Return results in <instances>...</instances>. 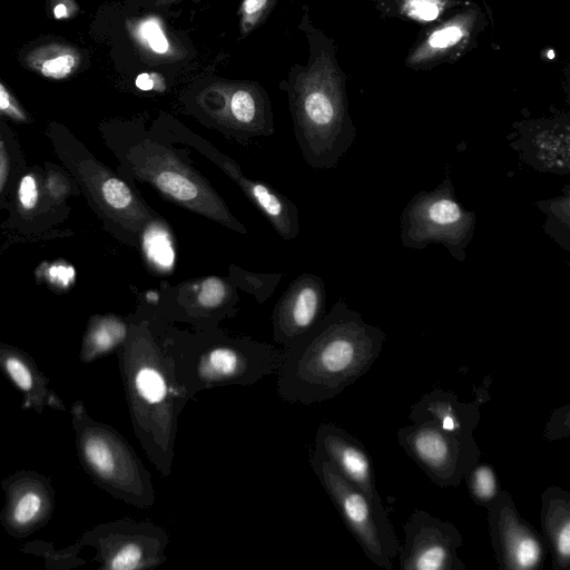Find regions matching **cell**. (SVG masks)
<instances>
[{
  "instance_id": "4316f807",
  "label": "cell",
  "mask_w": 570,
  "mask_h": 570,
  "mask_svg": "<svg viewBox=\"0 0 570 570\" xmlns=\"http://www.w3.org/2000/svg\"><path fill=\"white\" fill-rule=\"evenodd\" d=\"M132 35L138 45L148 53L157 56L174 55L171 45L157 17H147L139 20L132 28Z\"/></svg>"
},
{
  "instance_id": "d6986e66",
  "label": "cell",
  "mask_w": 570,
  "mask_h": 570,
  "mask_svg": "<svg viewBox=\"0 0 570 570\" xmlns=\"http://www.w3.org/2000/svg\"><path fill=\"white\" fill-rule=\"evenodd\" d=\"M412 422L432 421L442 429L462 435H473L481 419L480 402L461 401L449 390L435 389L411 405Z\"/></svg>"
},
{
  "instance_id": "5b68a950",
  "label": "cell",
  "mask_w": 570,
  "mask_h": 570,
  "mask_svg": "<svg viewBox=\"0 0 570 570\" xmlns=\"http://www.w3.org/2000/svg\"><path fill=\"white\" fill-rule=\"evenodd\" d=\"M128 158L131 173L165 199L242 235L247 234L212 185L165 142L145 137L129 149Z\"/></svg>"
},
{
  "instance_id": "1f68e13d",
  "label": "cell",
  "mask_w": 570,
  "mask_h": 570,
  "mask_svg": "<svg viewBox=\"0 0 570 570\" xmlns=\"http://www.w3.org/2000/svg\"><path fill=\"white\" fill-rule=\"evenodd\" d=\"M0 112L16 120H26V114L14 99L10 90L0 80Z\"/></svg>"
},
{
  "instance_id": "836d02e7",
  "label": "cell",
  "mask_w": 570,
  "mask_h": 570,
  "mask_svg": "<svg viewBox=\"0 0 570 570\" xmlns=\"http://www.w3.org/2000/svg\"><path fill=\"white\" fill-rule=\"evenodd\" d=\"M409 8L414 16L424 20H432L439 13L435 0H410Z\"/></svg>"
},
{
  "instance_id": "52a82bcc",
  "label": "cell",
  "mask_w": 570,
  "mask_h": 570,
  "mask_svg": "<svg viewBox=\"0 0 570 570\" xmlns=\"http://www.w3.org/2000/svg\"><path fill=\"white\" fill-rule=\"evenodd\" d=\"M474 212L463 208L454 196L449 176L433 190L416 194L401 215V242L404 247L422 249L441 244L459 262L473 238Z\"/></svg>"
},
{
  "instance_id": "7402d4cb",
  "label": "cell",
  "mask_w": 570,
  "mask_h": 570,
  "mask_svg": "<svg viewBox=\"0 0 570 570\" xmlns=\"http://www.w3.org/2000/svg\"><path fill=\"white\" fill-rule=\"evenodd\" d=\"M22 61L42 77L62 80L78 71L82 55L72 43L55 40L33 47Z\"/></svg>"
},
{
  "instance_id": "9a60e30c",
  "label": "cell",
  "mask_w": 570,
  "mask_h": 570,
  "mask_svg": "<svg viewBox=\"0 0 570 570\" xmlns=\"http://www.w3.org/2000/svg\"><path fill=\"white\" fill-rule=\"evenodd\" d=\"M325 302L323 281L304 274L293 282L273 313V337L284 350L292 348L322 318Z\"/></svg>"
},
{
  "instance_id": "cb8c5ba5",
  "label": "cell",
  "mask_w": 570,
  "mask_h": 570,
  "mask_svg": "<svg viewBox=\"0 0 570 570\" xmlns=\"http://www.w3.org/2000/svg\"><path fill=\"white\" fill-rule=\"evenodd\" d=\"M139 245L146 263L156 273L165 274L173 269L175 263L173 236L163 217L158 216L147 224Z\"/></svg>"
},
{
  "instance_id": "7c38bea8",
  "label": "cell",
  "mask_w": 570,
  "mask_h": 570,
  "mask_svg": "<svg viewBox=\"0 0 570 570\" xmlns=\"http://www.w3.org/2000/svg\"><path fill=\"white\" fill-rule=\"evenodd\" d=\"M4 503L0 523L14 539H23L43 528L56 509L50 480L30 470H19L1 480Z\"/></svg>"
},
{
  "instance_id": "ac0fdd59",
  "label": "cell",
  "mask_w": 570,
  "mask_h": 570,
  "mask_svg": "<svg viewBox=\"0 0 570 570\" xmlns=\"http://www.w3.org/2000/svg\"><path fill=\"white\" fill-rule=\"evenodd\" d=\"M0 370L22 395L21 407L42 414L46 407L66 411V406L49 389V379L24 351L0 343Z\"/></svg>"
},
{
  "instance_id": "3957f363",
  "label": "cell",
  "mask_w": 570,
  "mask_h": 570,
  "mask_svg": "<svg viewBox=\"0 0 570 570\" xmlns=\"http://www.w3.org/2000/svg\"><path fill=\"white\" fill-rule=\"evenodd\" d=\"M163 341L175 376L190 399L215 387L253 385L276 374L285 358L284 348L229 336L218 326L194 332L164 326Z\"/></svg>"
},
{
  "instance_id": "8d00e7d4",
  "label": "cell",
  "mask_w": 570,
  "mask_h": 570,
  "mask_svg": "<svg viewBox=\"0 0 570 570\" xmlns=\"http://www.w3.org/2000/svg\"><path fill=\"white\" fill-rule=\"evenodd\" d=\"M158 3H168V2H173V1H176V0H156Z\"/></svg>"
},
{
  "instance_id": "7a4b0ae2",
  "label": "cell",
  "mask_w": 570,
  "mask_h": 570,
  "mask_svg": "<svg viewBox=\"0 0 570 570\" xmlns=\"http://www.w3.org/2000/svg\"><path fill=\"white\" fill-rule=\"evenodd\" d=\"M164 326L151 317L132 318L117 355L135 435L151 464L167 478L175 460L178 419L191 399L165 351Z\"/></svg>"
},
{
  "instance_id": "f1b7e54d",
  "label": "cell",
  "mask_w": 570,
  "mask_h": 570,
  "mask_svg": "<svg viewBox=\"0 0 570 570\" xmlns=\"http://www.w3.org/2000/svg\"><path fill=\"white\" fill-rule=\"evenodd\" d=\"M276 0H243L240 6V31L246 36L268 16Z\"/></svg>"
},
{
  "instance_id": "484cf974",
  "label": "cell",
  "mask_w": 570,
  "mask_h": 570,
  "mask_svg": "<svg viewBox=\"0 0 570 570\" xmlns=\"http://www.w3.org/2000/svg\"><path fill=\"white\" fill-rule=\"evenodd\" d=\"M464 480L471 499L483 508H488L502 490L495 471L489 463L479 461L471 468Z\"/></svg>"
},
{
  "instance_id": "277c9868",
  "label": "cell",
  "mask_w": 570,
  "mask_h": 570,
  "mask_svg": "<svg viewBox=\"0 0 570 570\" xmlns=\"http://www.w3.org/2000/svg\"><path fill=\"white\" fill-rule=\"evenodd\" d=\"M70 414L77 456L91 481L119 501L153 508L156 490L131 444L112 426L92 419L81 400L73 402Z\"/></svg>"
},
{
  "instance_id": "2e32d148",
  "label": "cell",
  "mask_w": 570,
  "mask_h": 570,
  "mask_svg": "<svg viewBox=\"0 0 570 570\" xmlns=\"http://www.w3.org/2000/svg\"><path fill=\"white\" fill-rule=\"evenodd\" d=\"M312 453L332 463L377 507H384L377 492L372 460L364 444L334 423H322Z\"/></svg>"
},
{
  "instance_id": "e575fe53",
  "label": "cell",
  "mask_w": 570,
  "mask_h": 570,
  "mask_svg": "<svg viewBox=\"0 0 570 570\" xmlns=\"http://www.w3.org/2000/svg\"><path fill=\"white\" fill-rule=\"evenodd\" d=\"M156 75L141 73L136 78V86L141 90H151L155 88Z\"/></svg>"
},
{
  "instance_id": "8fae6325",
  "label": "cell",
  "mask_w": 570,
  "mask_h": 570,
  "mask_svg": "<svg viewBox=\"0 0 570 570\" xmlns=\"http://www.w3.org/2000/svg\"><path fill=\"white\" fill-rule=\"evenodd\" d=\"M404 541L399 549L402 570H465L458 556L463 538L458 528L422 509L403 524Z\"/></svg>"
},
{
  "instance_id": "5bb4252c",
  "label": "cell",
  "mask_w": 570,
  "mask_h": 570,
  "mask_svg": "<svg viewBox=\"0 0 570 570\" xmlns=\"http://www.w3.org/2000/svg\"><path fill=\"white\" fill-rule=\"evenodd\" d=\"M177 140L193 147L223 169L268 219L281 237L293 239L297 236L299 230L298 210L288 198L265 183L246 177L238 164L202 137L193 132H185Z\"/></svg>"
},
{
  "instance_id": "44dd1931",
  "label": "cell",
  "mask_w": 570,
  "mask_h": 570,
  "mask_svg": "<svg viewBox=\"0 0 570 570\" xmlns=\"http://www.w3.org/2000/svg\"><path fill=\"white\" fill-rule=\"evenodd\" d=\"M520 158L532 168L558 175L570 173L569 135L561 130H540L521 135L510 142Z\"/></svg>"
},
{
  "instance_id": "83f0119b",
  "label": "cell",
  "mask_w": 570,
  "mask_h": 570,
  "mask_svg": "<svg viewBox=\"0 0 570 570\" xmlns=\"http://www.w3.org/2000/svg\"><path fill=\"white\" fill-rule=\"evenodd\" d=\"M81 548L82 546L77 542L65 550H53V553H50L41 541H37L26 544L22 551L45 558L47 568L68 569L83 564V560L78 558Z\"/></svg>"
},
{
  "instance_id": "8992f818",
  "label": "cell",
  "mask_w": 570,
  "mask_h": 570,
  "mask_svg": "<svg viewBox=\"0 0 570 570\" xmlns=\"http://www.w3.org/2000/svg\"><path fill=\"white\" fill-rule=\"evenodd\" d=\"M309 462L364 554L377 567L391 570L399 553L400 541L385 508L374 504L325 459L312 453Z\"/></svg>"
},
{
  "instance_id": "e0dca14e",
  "label": "cell",
  "mask_w": 570,
  "mask_h": 570,
  "mask_svg": "<svg viewBox=\"0 0 570 570\" xmlns=\"http://www.w3.org/2000/svg\"><path fill=\"white\" fill-rule=\"evenodd\" d=\"M235 295L222 277L207 276L181 285L167 317L190 323L195 328L213 327L227 317Z\"/></svg>"
},
{
  "instance_id": "f546056e",
  "label": "cell",
  "mask_w": 570,
  "mask_h": 570,
  "mask_svg": "<svg viewBox=\"0 0 570 570\" xmlns=\"http://www.w3.org/2000/svg\"><path fill=\"white\" fill-rule=\"evenodd\" d=\"M542 435L548 442L570 436V403L553 410L546 423Z\"/></svg>"
},
{
  "instance_id": "4dcf8cb0",
  "label": "cell",
  "mask_w": 570,
  "mask_h": 570,
  "mask_svg": "<svg viewBox=\"0 0 570 570\" xmlns=\"http://www.w3.org/2000/svg\"><path fill=\"white\" fill-rule=\"evenodd\" d=\"M19 202L24 209H33L38 203V187L32 175H26L20 180L18 190Z\"/></svg>"
},
{
  "instance_id": "30bf717a",
  "label": "cell",
  "mask_w": 570,
  "mask_h": 570,
  "mask_svg": "<svg viewBox=\"0 0 570 570\" xmlns=\"http://www.w3.org/2000/svg\"><path fill=\"white\" fill-rule=\"evenodd\" d=\"M491 546L499 569L538 570L544 564L548 547L517 509L511 494L501 490L487 508Z\"/></svg>"
},
{
  "instance_id": "ba28073f",
  "label": "cell",
  "mask_w": 570,
  "mask_h": 570,
  "mask_svg": "<svg viewBox=\"0 0 570 570\" xmlns=\"http://www.w3.org/2000/svg\"><path fill=\"white\" fill-rule=\"evenodd\" d=\"M78 542L95 550L99 569L153 570L167 561L169 534L160 524L126 517L95 525Z\"/></svg>"
},
{
  "instance_id": "d6a6232c",
  "label": "cell",
  "mask_w": 570,
  "mask_h": 570,
  "mask_svg": "<svg viewBox=\"0 0 570 570\" xmlns=\"http://www.w3.org/2000/svg\"><path fill=\"white\" fill-rule=\"evenodd\" d=\"M463 37L460 27L451 26L449 28L435 31L429 39V45L433 48H444L456 43Z\"/></svg>"
},
{
  "instance_id": "d590c367",
  "label": "cell",
  "mask_w": 570,
  "mask_h": 570,
  "mask_svg": "<svg viewBox=\"0 0 570 570\" xmlns=\"http://www.w3.org/2000/svg\"><path fill=\"white\" fill-rule=\"evenodd\" d=\"M52 13L55 16V18L57 19H62V18H66L69 16V9H68V6L60 2V3H57L55 7H53V10H52Z\"/></svg>"
},
{
  "instance_id": "6da1fadb",
  "label": "cell",
  "mask_w": 570,
  "mask_h": 570,
  "mask_svg": "<svg viewBox=\"0 0 570 570\" xmlns=\"http://www.w3.org/2000/svg\"><path fill=\"white\" fill-rule=\"evenodd\" d=\"M385 333L337 302L292 348L277 371V395L311 405L334 399L364 376L380 356Z\"/></svg>"
},
{
  "instance_id": "d4e9b609",
  "label": "cell",
  "mask_w": 570,
  "mask_h": 570,
  "mask_svg": "<svg viewBox=\"0 0 570 570\" xmlns=\"http://www.w3.org/2000/svg\"><path fill=\"white\" fill-rule=\"evenodd\" d=\"M569 203V189H567L563 196L535 203L547 216L544 223L546 233L566 250L570 249Z\"/></svg>"
},
{
  "instance_id": "603a6c76",
  "label": "cell",
  "mask_w": 570,
  "mask_h": 570,
  "mask_svg": "<svg viewBox=\"0 0 570 570\" xmlns=\"http://www.w3.org/2000/svg\"><path fill=\"white\" fill-rule=\"evenodd\" d=\"M129 335V322L115 315L95 317L83 336L79 357L91 363L121 348Z\"/></svg>"
},
{
  "instance_id": "4fadbf2b",
  "label": "cell",
  "mask_w": 570,
  "mask_h": 570,
  "mask_svg": "<svg viewBox=\"0 0 570 570\" xmlns=\"http://www.w3.org/2000/svg\"><path fill=\"white\" fill-rule=\"evenodd\" d=\"M212 126L236 137L269 136L273 125L266 101L253 86L215 85L200 97Z\"/></svg>"
},
{
  "instance_id": "9c48e42d",
  "label": "cell",
  "mask_w": 570,
  "mask_h": 570,
  "mask_svg": "<svg viewBox=\"0 0 570 570\" xmlns=\"http://www.w3.org/2000/svg\"><path fill=\"white\" fill-rule=\"evenodd\" d=\"M397 441L416 465L441 487L459 485L481 460L473 435L442 429L432 421L412 422L397 431Z\"/></svg>"
},
{
  "instance_id": "ffe728a7",
  "label": "cell",
  "mask_w": 570,
  "mask_h": 570,
  "mask_svg": "<svg viewBox=\"0 0 570 570\" xmlns=\"http://www.w3.org/2000/svg\"><path fill=\"white\" fill-rule=\"evenodd\" d=\"M542 537L552 557L554 570L570 567V492L557 485L541 494Z\"/></svg>"
}]
</instances>
